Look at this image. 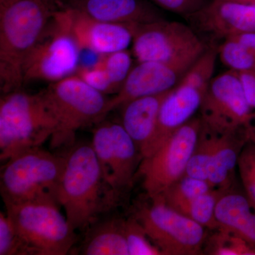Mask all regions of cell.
Segmentation results:
<instances>
[{"instance_id":"obj_34","label":"cell","mask_w":255,"mask_h":255,"mask_svg":"<svg viewBox=\"0 0 255 255\" xmlns=\"http://www.w3.org/2000/svg\"><path fill=\"white\" fill-rule=\"evenodd\" d=\"M230 38H233V39L240 42L245 46L248 47V48L255 52V32L241 33V34L231 37Z\"/></svg>"},{"instance_id":"obj_22","label":"cell","mask_w":255,"mask_h":255,"mask_svg":"<svg viewBox=\"0 0 255 255\" xmlns=\"http://www.w3.org/2000/svg\"><path fill=\"white\" fill-rule=\"evenodd\" d=\"M228 191H229L211 189L201 195L169 207L199 223L206 229L214 231L219 228L216 219V205L221 196Z\"/></svg>"},{"instance_id":"obj_11","label":"cell","mask_w":255,"mask_h":255,"mask_svg":"<svg viewBox=\"0 0 255 255\" xmlns=\"http://www.w3.org/2000/svg\"><path fill=\"white\" fill-rule=\"evenodd\" d=\"M90 142L106 180L123 199L133 187L142 160L135 142L122 124L102 121L92 131Z\"/></svg>"},{"instance_id":"obj_19","label":"cell","mask_w":255,"mask_h":255,"mask_svg":"<svg viewBox=\"0 0 255 255\" xmlns=\"http://www.w3.org/2000/svg\"><path fill=\"white\" fill-rule=\"evenodd\" d=\"M249 140L248 129L219 134L208 168L207 182L212 188L230 191L234 183L240 154Z\"/></svg>"},{"instance_id":"obj_31","label":"cell","mask_w":255,"mask_h":255,"mask_svg":"<svg viewBox=\"0 0 255 255\" xmlns=\"http://www.w3.org/2000/svg\"><path fill=\"white\" fill-rule=\"evenodd\" d=\"M75 74L90 86L102 93L116 94L115 90L107 72L99 62L96 63L91 68H78Z\"/></svg>"},{"instance_id":"obj_38","label":"cell","mask_w":255,"mask_h":255,"mask_svg":"<svg viewBox=\"0 0 255 255\" xmlns=\"http://www.w3.org/2000/svg\"><path fill=\"white\" fill-rule=\"evenodd\" d=\"M253 3H254V4H255V0H253Z\"/></svg>"},{"instance_id":"obj_39","label":"cell","mask_w":255,"mask_h":255,"mask_svg":"<svg viewBox=\"0 0 255 255\" xmlns=\"http://www.w3.org/2000/svg\"><path fill=\"white\" fill-rule=\"evenodd\" d=\"M78 1V0H72V1Z\"/></svg>"},{"instance_id":"obj_9","label":"cell","mask_w":255,"mask_h":255,"mask_svg":"<svg viewBox=\"0 0 255 255\" xmlns=\"http://www.w3.org/2000/svg\"><path fill=\"white\" fill-rule=\"evenodd\" d=\"M132 43L138 63L198 59L208 46L189 25L164 18L137 25Z\"/></svg>"},{"instance_id":"obj_32","label":"cell","mask_w":255,"mask_h":255,"mask_svg":"<svg viewBox=\"0 0 255 255\" xmlns=\"http://www.w3.org/2000/svg\"><path fill=\"white\" fill-rule=\"evenodd\" d=\"M152 3L167 11L184 17L194 14L208 4L207 0H150Z\"/></svg>"},{"instance_id":"obj_3","label":"cell","mask_w":255,"mask_h":255,"mask_svg":"<svg viewBox=\"0 0 255 255\" xmlns=\"http://www.w3.org/2000/svg\"><path fill=\"white\" fill-rule=\"evenodd\" d=\"M58 122L43 91H17L0 99V160L41 147L54 136Z\"/></svg>"},{"instance_id":"obj_4","label":"cell","mask_w":255,"mask_h":255,"mask_svg":"<svg viewBox=\"0 0 255 255\" xmlns=\"http://www.w3.org/2000/svg\"><path fill=\"white\" fill-rule=\"evenodd\" d=\"M65 163V156L55 155L42 147L24 151L6 161L0 174L4 206L38 201L58 204Z\"/></svg>"},{"instance_id":"obj_29","label":"cell","mask_w":255,"mask_h":255,"mask_svg":"<svg viewBox=\"0 0 255 255\" xmlns=\"http://www.w3.org/2000/svg\"><path fill=\"white\" fill-rule=\"evenodd\" d=\"M238 169L246 195L255 209V142L251 137L240 154Z\"/></svg>"},{"instance_id":"obj_7","label":"cell","mask_w":255,"mask_h":255,"mask_svg":"<svg viewBox=\"0 0 255 255\" xmlns=\"http://www.w3.org/2000/svg\"><path fill=\"white\" fill-rule=\"evenodd\" d=\"M138 206L132 216L162 255L204 254L206 228L179 214L157 198Z\"/></svg>"},{"instance_id":"obj_14","label":"cell","mask_w":255,"mask_h":255,"mask_svg":"<svg viewBox=\"0 0 255 255\" xmlns=\"http://www.w3.org/2000/svg\"><path fill=\"white\" fill-rule=\"evenodd\" d=\"M199 36L209 44L248 32H255V4L212 0L202 9L185 17Z\"/></svg>"},{"instance_id":"obj_20","label":"cell","mask_w":255,"mask_h":255,"mask_svg":"<svg viewBox=\"0 0 255 255\" xmlns=\"http://www.w3.org/2000/svg\"><path fill=\"white\" fill-rule=\"evenodd\" d=\"M126 219L110 218L92 223L85 231L80 248L83 255H129L125 236Z\"/></svg>"},{"instance_id":"obj_17","label":"cell","mask_w":255,"mask_h":255,"mask_svg":"<svg viewBox=\"0 0 255 255\" xmlns=\"http://www.w3.org/2000/svg\"><path fill=\"white\" fill-rule=\"evenodd\" d=\"M72 6L106 22L141 25L164 19L159 9L145 0H78Z\"/></svg>"},{"instance_id":"obj_8","label":"cell","mask_w":255,"mask_h":255,"mask_svg":"<svg viewBox=\"0 0 255 255\" xmlns=\"http://www.w3.org/2000/svg\"><path fill=\"white\" fill-rule=\"evenodd\" d=\"M81 50L61 10H56L25 62L23 82L53 83L73 75L78 70Z\"/></svg>"},{"instance_id":"obj_2","label":"cell","mask_w":255,"mask_h":255,"mask_svg":"<svg viewBox=\"0 0 255 255\" xmlns=\"http://www.w3.org/2000/svg\"><path fill=\"white\" fill-rule=\"evenodd\" d=\"M55 9L53 0H0V86L2 95L22 86L23 66Z\"/></svg>"},{"instance_id":"obj_25","label":"cell","mask_w":255,"mask_h":255,"mask_svg":"<svg viewBox=\"0 0 255 255\" xmlns=\"http://www.w3.org/2000/svg\"><path fill=\"white\" fill-rule=\"evenodd\" d=\"M211 189L214 188L206 181L184 174L160 195L155 198L162 201L166 205L172 206L201 195Z\"/></svg>"},{"instance_id":"obj_35","label":"cell","mask_w":255,"mask_h":255,"mask_svg":"<svg viewBox=\"0 0 255 255\" xmlns=\"http://www.w3.org/2000/svg\"><path fill=\"white\" fill-rule=\"evenodd\" d=\"M218 1H230V2L242 3V4H254L253 0H218Z\"/></svg>"},{"instance_id":"obj_6","label":"cell","mask_w":255,"mask_h":255,"mask_svg":"<svg viewBox=\"0 0 255 255\" xmlns=\"http://www.w3.org/2000/svg\"><path fill=\"white\" fill-rule=\"evenodd\" d=\"M53 201L5 206L6 212L31 255H66L78 241L77 231Z\"/></svg>"},{"instance_id":"obj_30","label":"cell","mask_w":255,"mask_h":255,"mask_svg":"<svg viewBox=\"0 0 255 255\" xmlns=\"http://www.w3.org/2000/svg\"><path fill=\"white\" fill-rule=\"evenodd\" d=\"M0 255H31L6 211L0 213Z\"/></svg>"},{"instance_id":"obj_26","label":"cell","mask_w":255,"mask_h":255,"mask_svg":"<svg viewBox=\"0 0 255 255\" xmlns=\"http://www.w3.org/2000/svg\"><path fill=\"white\" fill-rule=\"evenodd\" d=\"M218 55L229 70L237 73L255 70V52L233 38L218 46Z\"/></svg>"},{"instance_id":"obj_1","label":"cell","mask_w":255,"mask_h":255,"mask_svg":"<svg viewBox=\"0 0 255 255\" xmlns=\"http://www.w3.org/2000/svg\"><path fill=\"white\" fill-rule=\"evenodd\" d=\"M69 147L58 201L72 228L84 233L122 199L106 180L91 142H75Z\"/></svg>"},{"instance_id":"obj_37","label":"cell","mask_w":255,"mask_h":255,"mask_svg":"<svg viewBox=\"0 0 255 255\" xmlns=\"http://www.w3.org/2000/svg\"><path fill=\"white\" fill-rule=\"evenodd\" d=\"M250 137H251L252 140H253V141L255 142V136L254 135H253V133H250Z\"/></svg>"},{"instance_id":"obj_24","label":"cell","mask_w":255,"mask_h":255,"mask_svg":"<svg viewBox=\"0 0 255 255\" xmlns=\"http://www.w3.org/2000/svg\"><path fill=\"white\" fill-rule=\"evenodd\" d=\"M204 254L210 255H255V248L236 233L219 228L208 236Z\"/></svg>"},{"instance_id":"obj_18","label":"cell","mask_w":255,"mask_h":255,"mask_svg":"<svg viewBox=\"0 0 255 255\" xmlns=\"http://www.w3.org/2000/svg\"><path fill=\"white\" fill-rule=\"evenodd\" d=\"M169 91L135 99L121 107V124L135 142L142 159L147 155L155 135L159 110Z\"/></svg>"},{"instance_id":"obj_10","label":"cell","mask_w":255,"mask_h":255,"mask_svg":"<svg viewBox=\"0 0 255 255\" xmlns=\"http://www.w3.org/2000/svg\"><path fill=\"white\" fill-rule=\"evenodd\" d=\"M201 126L200 117L188 121L150 157L142 159L137 177L146 198L160 195L185 174Z\"/></svg>"},{"instance_id":"obj_28","label":"cell","mask_w":255,"mask_h":255,"mask_svg":"<svg viewBox=\"0 0 255 255\" xmlns=\"http://www.w3.org/2000/svg\"><path fill=\"white\" fill-rule=\"evenodd\" d=\"M125 236L129 255H162L132 215L125 221Z\"/></svg>"},{"instance_id":"obj_23","label":"cell","mask_w":255,"mask_h":255,"mask_svg":"<svg viewBox=\"0 0 255 255\" xmlns=\"http://www.w3.org/2000/svg\"><path fill=\"white\" fill-rule=\"evenodd\" d=\"M201 122L199 136L186 169V175L207 182L208 168L219 136Z\"/></svg>"},{"instance_id":"obj_12","label":"cell","mask_w":255,"mask_h":255,"mask_svg":"<svg viewBox=\"0 0 255 255\" xmlns=\"http://www.w3.org/2000/svg\"><path fill=\"white\" fill-rule=\"evenodd\" d=\"M253 109L247 100L237 72L229 70L214 77L199 111L203 124L219 133L250 129Z\"/></svg>"},{"instance_id":"obj_16","label":"cell","mask_w":255,"mask_h":255,"mask_svg":"<svg viewBox=\"0 0 255 255\" xmlns=\"http://www.w3.org/2000/svg\"><path fill=\"white\" fill-rule=\"evenodd\" d=\"M209 85L185 75L169 91L159 110L155 135L145 158L152 155L176 130L193 118L200 108Z\"/></svg>"},{"instance_id":"obj_13","label":"cell","mask_w":255,"mask_h":255,"mask_svg":"<svg viewBox=\"0 0 255 255\" xmlns=\"http://www.w3.org/2000/svg\"><path fill=\"white\" fill-rule=\"evenodd\" d=\"M196 60H180L172 63L140 62L132 68L119 92L108 100L106 116L130 101L172 90Z\"/></svg>"},{"instance_id":"obj_33","label":"cell","mask_w":255,"mask_h":255,"mask_svg":"<svg viewBox=\"0 0 255 255\" xmlns=\"http://www.w3.org/2000/svg\"><path fill=\"white\" fill-rule=\"evenodd\" d=\"M247 100L252 109H255V70L238 73Z\"/></svg>"},{"instance_id":"obj_21","label":"cell","mask_w":255,"mask_h":255,"mask_svg":"<svg viewBox=\"0 0 255 255\" xmlns=\"http://www.w3.org/2000/svg\"><path fill=\"white\" fill-rule=\"evenodd\" d=\"M248 196L228 191L221 196L216 208L219 228L236 233L255 248V213Z\"/></svg>"},{"instance_id":"obj_40","label":"cell","mask_w":255,"mask_h":255,"mask_svg":"<svg viewBox=\"0 0 255 255\" xmlns=\"http://www.w3.org/2000/svg\"></svg>"},{"instance_id":"obj_36","label":"cell","mask_w":255,"mask_h":255,"mask_svg":"<svg viewBox=\"0 0 255 255\" xmlns=\"http://www.w3.org/2000/svg\"><path fill=\"white\" fill-rule=\"evenodd\" d=\"M253 122H255V112H254V113H253ZM250 130H251V131L252 133L254 134V135H255V128L251 127V128L250 129Z\"/></svg>"},{"instance_id":"obj_5","label":"cell","mask_w":255,"mask_h":255,"mask_svg":"<svg viewBox=\"0 0 255 255\" xmlns=\"http://www.w3.org/2000/svg\"><path fill=\"white\" fill-rule=\"evenodd\" d=\"M43 92L58 122L57 131L50 140L53 148L70 147L76 142L75 135L79 130L105 118L109 100L105 94L75 74L50 83Z\"/></svg>"},{"instance_id":"obj_15","label":"cell","mask_w":255,"mask_h":255,"mask_svg":"<svg viewBox=\"0 0 255 255\" xmlns=\"http://www.w3.org/2000/svg\"><path fill=\"white\" fill-rule=\"evenodd\" d=\"M61 12L81 49L102 55L127 50L137 26L100 21L72 6Z\"/></svg>"},{"instance_id":"obj_27","label":"cell","mask_w":255,"mask_h":255,"mask_svg":"<svg viewBox=\"0 0 255 255\" xmlns=\"http://www.w3.org/2000/svg\"><path fill=\"white\" fill-rule=\"evenodd\" d=\"M98 62L107 72L117 94L131 70V55L127 50H119L103 55Z\"/></svg>"}]
</instances>
